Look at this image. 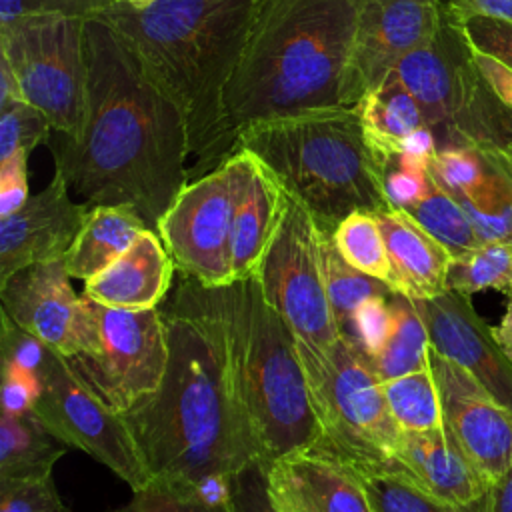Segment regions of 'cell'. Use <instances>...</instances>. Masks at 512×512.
<instances>
[{
	"mask_svg": "<svg viewBox=\"0 0 512 512\" xmlns=\"http://www.w3.org/2000/svg\"><path fill=\"white\" fill-rule=\"evenodd\" d=\"M476 508L478 512H512V466L490 484Z\"/></svg>",
	"mask_w": 512,
	"mask_h": 512,
	"instance_id": "cell-46",
	"label": "cell"
},
{
	"mask_svg": "<svg viewBox=\"0 0 512 512\" xmlns=\"http://www.w3.org/2000/svg\"><path fill=\"white\" fill-rule=\"evenodd\" d=\"M466 42L484 54H490L512 68V20L468 16L456 20Z\"/></svg>",
	"mask_w": 512,
	"mask_h": 512,
	"instance_id": "cell-39",
	"label": "cell"
},
{
	"mask_svg": "<svg viewBox=\"0 0 512 512\" xmlns=\"http://www.w3.org/2000/svg\"><path fill=\"white\" fill-rule=\"evenodd\" d=\"M216 334L242 442L254 462L310 450L322 430L294 334L256 274L224 286L180 282Z\"/></svg>",
	"mask_w": 512,
	"mask_h": 512,
	"instance_id": "cell-4",
	"label": "cell"
},
{
	"mask_svg": "<svg viewBox=\"0 0 512 512\" xmlns=\"http://www.w3.org/2000/svg\"><path fill=\"white\" fill-rule=\"evenodd\" d=\"M132 6H136V8H146V6H150L152 2H156V0H128Z\"/></svg>",
	"mask_w": 512,
	"mask_h": 512,
	"instance_id": "cell-50",
	"label": "cell"
},
{
	"mask_svg": "<svg viewBox=\"0 0 512 512\" xmlns=\"http://www.w3.org/2000/svg\"><path fill=\"white\" fill-rule=\"evenodd\" d=\"M340 254L360 272L390 282V262L378 220L368 210H356L332 230ZM390 286V284H388Z\"/></svg>",
	"mask_w": 512,
	"mask_h": 512,
	"instance_id": "cell-33",
	"label": "cell"
},
{
	"mask_svg": "<svg viewBox=\"0 0 512 512\" xmlns=\"http://www.w3.org/2000/svg\"><path fill=\"white\" fill-rule=\"evenodd\" d=\"M450 512H468V510H458V508H452Z\"/></svg>",
	"mask_w": 512,
	"mask_h": 512,
	"instance_id": "cell-51",
	"label": "cell"
},
{
	"mask_svg": "<svg viewBox=\"0 0 512 512\" xmlns=\"http://www.w3.org/2000/svg\"><path fill=\"white\" fill-rule=\"evenodd\" d=\"M448 288L464 296L488 288L512 296V242H482L464 256L452 258Z\"/></svg>",
	"mask_w": 512,
	"mask_h": 512,
	"instance_id": "cell-31",
	"label": "cell"
},
{
	"mask_svg": "<svg viewBox=\"0 0 512 512\" xmlns=\"http://www.w3.org/2000/svg\"><path fill=\"white\" fill-rule=\"evenodd\" d=\"M512 182V130L496 144L480 150Z\"/></svg>",
	"mask_w": 512,
	"mask_h": 512,
	"instance_id": "cell-48",
	"label": "cell"
},
{
	"mask_svg": "<svg viewBox=\"0 0 512 512\" xmlns=\"http://www.w3.org/2000/svg\"><path fill=\"white\" fill-rule=\"evenodd\" d=\"M144 230H148L146 220L130 206H92L64 256L70 278L84 282L94 278L122 256Z\"/></svg>",
	"mask_w": 512,
	"mask_h": 512,
	"instance_id": "cell-24",
	"label": "cell"
},
{
	"mask_svg": "<svg viewBox=\"0 0 512 512\" xmlns=\"http://www.w3.org/2000/svg\"><path fill=\"white\" fill-rule=\"evenodd\" d=\"M436 152H438L436 136L432 134V130L428 126H424V128H418V130L410 132L400 142V152L398 154H406V156H414V158L430 162Z\"/></svg>",
	"mask_w": 512,
	"mask_h": 512,
	"instance_id": "cell-47",
	"label": "cell"
},
{
	"mask_svg": "<svg viewBox=\"0 0 512 512\" xmlns=\"http://www.w3.org/2000/svg\"><path fill=\"white\" fill-rule=\"evenodd\" d=\"M256 276L296 338L324 348L340 336L324 280L322 226L284 188L280 220Z\"/></svg>",
	"mask_w": 512,
	"mask_h": 512,
	"instance_id": "cell-10",
	"label": "cell"
},
{
	"mask_svg": "<svg viewBox=\"0 0 512 512\" xmlns=\"http://www.w3.org/2000/svg\"><path fill=\"white\" fill-rule=\"evenodd\" d=\"M492 334L500 348L512 358V296H508L504 314L496 326H492Z\"/></svg>",
	"mask_w": 512,
	"mask_h": 512,
	"instance_id": "cell-49",
	"label": "cell"
},
{
	"mask_svg": "<svg viewBox=\"0 0 512 512\" xmlns=\"http://www.w3.org/2000/svg\"><path fill=\"white\" fill-rule=\"evenodd\" d=\"M0 512H70L52 474L0 482Z\"/></svg>",
	"mask_w": 512,
	"mask_h": 512,
	"instance_id": "cell-36",
	"label": "cell"
},
{
	"mask_svg": "<svg viewBox=\"0 0 512 512\" xmlns=\"http://www.w3.org/2000/svg\"><path fill=\"white\" fill-rule=\"evenodd\" d=\"M28 152L0 160V218L16 212L28 198Z\"/></svg>",
	"mask_w": 512,
	"mask_h": 512,
	"instance_id": "cell-43",
	"label": "cell"
},
{
	"mask_svg": "<svg viewBox=\"0 0 512 512\" xmlns=\"http://www.w3.org/2000/svg\"><path fill=\"white\" fill-rule=\"evenodd\" d=\"M84 22L62 14H32L0 26V60L16 76L22 100L70 140L80 134L86 108Z\"/></svg>",
	"mask_w": 512,
	"mask_h": 512,
	"instance_id": "cell-9",
	"label": "cell"
},
{
	"mask_svg": "<svg viewBox=\"0 0 512 512\" xmlns=\"http://www.w3.org/2000/svg\"><path fill=\"white\" fill-rule=\"evenodd\" d=\"M40 394V380L30 370L2 362V410L12 414L32 412Z\"/></svg>",
	"mask_w": 512,
	"mask_h": 512,
	"instance_id": "cell-42",
	"label": "cell"
},
{
	"mask_svg": "<svg viewBox=\"0 0 512 512\" xmlns=\"http://www.w3.org/2000/svg\"><path fill=\"white\" fill-rule=\"evenodd\" d=\"M294 342L322 430L316 446L350 466L390 464L402 430L368 354L344 334L324 348Z\"/></svg>",
	"mask_w": 512,
	"mask_h": 512,
	"instance_id": "cell-7",
	"label": "cell"
},
{
	"mask_svg": "<svg viewBox=\"0 0 512 512\" xmlns=\"http://www.w3.org/2000/svg\"><path fill=\"white\" fill-rule=\"evenodd\" d=\"M332 230L334 228L322 226V266H324L328 300L334 310L338 328L342 332V328L348 324L352 312L364 300L374 298V296H392L394 292L386 282L372 278V276L360 272L358 268H354L350 262H346V258L336 248Z\"/></svg>",
	"mask_w": 512,
	"mask_h": 512,
	"instance_id": "cell-29",
	"label": "cell"
},
{
	"mask_svg": "<svg viewBox=\"0 0 512 512\" xmlns=\"http://www.w3.org/2000/svg\"><path fill=\"white\" fill-rule=\"evenodd\" d=\"M122 0H0V26L32 14H62L82 20L98 18Z\"/></svg>",
	"mask_w": 512,
	"mask_h": 512,
	"instance_id": "cell-38",
	"label": "cell"
},
{
	"mask_svg": "<svg viewBox=\"0 0 512 512\" xmlns=\"http://www.w3.org/2000/svg\"><path fill=\"white\" fill-rule=\"evenodd\" d=\"M404 212H408L428 234H432L452 254V258L464 256L482 244L460 202L448 194L432 178V174L426 192Z\"/></svg>",
	"mask_w": 512,
	"mask_h": 512,
	"instance_id": "cell-28",
	"label": "cell"
},
{
	"mask_svg": "<svg viewBox=\"0 0 512 512\" xmlns=\"http://www.w3.org/2000/svg\"><path fill=\"white\" fill-rule=\"evenodd\" d=\"M242 150L216 170L190 180L158 224L176 270L214 288L232 278V220L242 176Z\"/></svg>",
	"mask_w": 512,
	"mask_h": 512,
	"instance_id": "cell-12",
	"label": "cell"
},
{
	"mask_svg": "<svg viewBox=\"0 0 512 512\" xmlns=\"http://www.w3.org/2000/svg\"><path fill=\"white\" fill-rule=\"evenodd\" d=\"M228 500L232 512H280L268 488L266 466L260 462H250L232 478Z\"/></svg>",
	"mask_w": 512,
	"mask_h": 512,
	"instance_id": "cell-40",
	"label": "cell"
},
{
	"mask_svg": "<svg viewBox=\"0 0 512 512\" xmlns=\"http://www.w3.org/2000/svg\"><path fill=\"white\" fill-rule=\"evenodd\" d=\"M0 302V312L64 358L92 356L100 350L92 300L74 292L64 260L12 274L0 284Z\"/></svg>",
	"mask_w": 512,
	"mask_h": 512,
	"instance_id": "cell-14",
	"label": "cell"
},
{
	"mask_svg": "<svg viewBox=\"0 0 512 512\" xmlns=\"http://www.w3.org/2000/svg\"><path fill=\"white\" fill-rule=\"evenodd\" d=\"M258 0H122L102 16L178 104L194 164L188 182L224 164L238 148L226 90L246 44Z\"/></svg>",
	"mask_w": 512,
	"mask_h": 512,
	"instance_id": "cell-3",
	"label": "cell"
},
{
	"mask_svg": "<svg viewBox=\"0 0 512 512\" xmlns=\"http://www.w3.org/2000/svg\"><path fill=\"white\" fill-rule=\"evenodd\" d=\"M228 496L230 488L200 490L152 480L142 490H136L126 506L114 512H232Z\"/></svg>",
	"mask_w": 512,
	"mask_h": 512,
	"instance_id": "cell-34",
	"label": "cell"
},
{
	"mask_svg": "<svg viewBox=\"0 0 512 512\" xmlns=\"http://www.w3.org/2000/svg\"><path fill=\"white\" fill-rule=\"evenodd\" d=\"M100 350L66 358L72 370L114 412L124 414L152 394L168 368L170 342L160 308L124 310L92 300Z\"/></svg>",
	"mask_w": 512,
	"mask_h": 512,
	"instance_id": "cell-13",
	"label": "cell"
},
{
	"mask_svg": "<svg viewBox=\"0 0 512 512\" xmlns=\"http://www.w3.org/2000/svg\"><path fill=\"white\" fill-rule=\"evenodd\" d=\"M392 328L390 296H374L364 300L350 316L340 334L348 336L368 358L380 350Z\"/></svg>",
	"mask_w": 512,
	"mask_h": 512,
	"instance_id": "cell-37",
	"label": "cell"
},
{
	"mask_svg": "<svg viewBox=\"0 0 512 512\" xmlns=\"http://www.w3.org/2000/svg\"><path fill=\"white\" fill-rule=\"evenodd\" d=\"M364 134L374 154L384 162L400 152V142L426 120L408 88L390 72L384 82L364 94L358 104Z\"/></svg>",
	"mask_w": 512,
	"mask_h": 512,
	"instance_id": "cell-25",
	"label": "cell"
},
{
	"mask_svg": "<svg viewBox=\"0 0 512 512\" xmlns=\"http://www.w3.org/2000/svg\"><path fill=\"white\" fill-rule=\"evenodd\" d=\"M360 4L362 0H258L226 90L234 136L244 126L270 118L350 108L346 86Z\"/></svg>",
	"mask_w": 512,
	"mask_h": 512,
	"instance_id": "cell-5",
	"label": "cell"
},
{
	"mask_svg": "<svg viewBox=\"0 0 512 512\" xmlns=\"http://www.w3.org/2000/svg\"><path fill=\"white\" fill-rule=\"evenodd\" d=\"M426 324L430 346L468 370L478 384L512 414V358L500 348L470 296L444 290L434 298L412 300Z\"/></svg>",
	"mask_w": 512,
	"mask_h": 512,
	"instance_id": "cell-17",
	"label": "cell"
},
{
	"mask_svg": "<svg viewBox=\"0 0 512 512\" xmlns=\"http://www.w3.org/2000/svg\"><path fill=\"white\" fill-rule=\"evenodd\" d=\"M160 310L170 342L166 374L122 418L150 482H228L254 460L238 430L216 334L182 284Z\"/></svg>",
	"mask_w": 512,
	"mask_h": 512,
	"instance_id": "cell-2",
	"label": "cell"
},
{
	"mask_svg": "<svg viewBox=\"0 0 512 512\" xmlns=\"http://www.w3.org/2000/svg\"><path fill=\"white\" fill-rule=\"evenodd\" d=\"M444 18V0H362L348 68V106L358 108L404 56L430 44Z\"/></svg>",
	"mask_w": 512,
	"mask_h": 512,
	"instance_id": "cell-15",
	"label": "cell"
},
{
	"mask_svg": "<svg viewBox=\"0 0 512 512\" xmlns=\"http://www.w3.org/2000/svg\"><path fill=\"white\" fill-rule=\"evenodd\" d=\"M68 444L56 438L32 412L0 416V482L42 478L66 454Z\"/></svg>",
	"mask_w": 512,
	"mask_h": 512,
	"instance_id": "cell-26",
	"label": "cell"
},
{
	"mask_svg": "<svg viewBox=\"0 0 512 512\" xmlns=\"http://www.w3.org/2000/svg\"><path fill=\"white\" fill-rule=\"evenodd\" d=\"M470 52L488 90L504 108L512 110V68L490 54L474 50L472 46H470Z\"/></svg>",
	"mask_w": 512,
	"mask_h": 512,
	"instance_id": "cell-44",
	"label": "cell"
},
{
	"mask_svg": "<svg viewBox=\"0 0 512 512\" xmlns=\"http://www.w3.org/2000/svg\"><path fill=\"white\" fill-rule=\"evenodd\" d=\"M392 328L370 362L382 382L430 366V336L414 302L402 294L390 296Z\"/></svg>",
	"mask_w": 512,
	"mask_h": 512,
	"instance_id": "cell-27",
	"label": "cell"
},
{
	"mask_svg": "<svg viewBox=\"0 0 512 512\" xmlns=\"http://www.w3.org/2000/svg\"><path fill=\"white\" fill-rule=\"evenodd\" d=\"M444 428L464 456L492 484L512 466V414L478 380L430 346Z\"/></svg>",
	"mask_w": 512,
	"mask_h": 512,
	"instance_id": "cell-16",
	"label": "cell"
},
{
	"mask_svg": "<svg viewBox=\"0 0 512 512\" xmlns=\"http://www.w3.org/2000/svg\"><path fill=\"white\" fill-rule=\"evenodd\" d=\"M174 262L154 230H144L110 266L84 282V294L110 308H160L174 280Z\"/></svg>",
	"mask_w": 512,
	"mask_h": 512,
	"instance_id": "cell-21",
	"label": "cell"
},
{
	"mask_svg": "<svg viewBox=\"0 0 512 512\" xmlns=\"http://www.w3.org/2000/svg\"><path fill=\"white\" fill-rule=\"evenodd\" d=\"M392 418L404 432L442 428L440 392L430 366L382 382Z\"/></svg>",
	"mask_w": 512,
	"mask_h": 512,
	"instance_id": "cell-30",
	"label": "cell"
},
{
	"mask_svg": "<svg viewBox=\"0 0 512 512\" xmlns=\"http://www.w3.org/2000/svg\"><path fill=\"white\" fill-rule=\"evenodd\" d=\"M88 210L72 200L66 180L54 172L48 186L0 218V284L28 266L64 260Z\"/></svg>",
	"mask_w": 512,
	"mask_h": 512,
	"instance_id": "cell-18",
	"label": "cell"
},
{
	"mask_svg": "<svg viewBox=\"0 0 512 512\" xmlns=\"http://www.w3.org/2000/svg\"><path fill=\"white\" fill-rule=\"evenodd\" d=\"M374 216L390 262L392 292L424 300L448 290L452 254L404 210L386 208Z\"/></svg>",
	"mask_w": 512,
	"mask_h": 512,
	"instance_id": "cell-22",
	"label": "cell"
},
{
	"mask_svg": "<svg viewBox=\"0 0 512 512\" xmlns=\"http://www.w3.org/2000/svg\"><path fill=\"white\" fill-rule=\"evenodd\" d=\"M48 348L50 346H46L42 340H38L30 332L22 330L16 322H12L2 312V336H0L2 362L22 366L38 376V368H40Z\"/></svg>",
	"mask_w": 512,
	"mask_h": 512,
	"instance_id": "cell-41",
	"label": "cell"
},
{
	"mask_svg": "<svg viewBox=\"0 0 512 512\" xmlns=\"http://www.w3.org/2000/svg\"><path fill=\"white\" fill-rule=\"evenodd\" d=\"M0 160L16 152H32L38 144L50 140L52 124L48 118L24 100L0 108Z\"/></svg>",
	"mask_w": 512,
	"mask_h": 512,
	"instance_id": "cell-35",
	"label": "cell"
},
{
	"mask_svg": "<svg viewBox=\"0 0 512 512\" xmlns=\"http://www.w3.org/2000/svg\"><path fill=\"white\" fill-rule=\"evenodd\" d=\"M392 464L426 494L458 510L476 508L490 488L444 426L426 432L402 430Z\"/></svg>",
	"mask_w": 512,
	"mask_h": 512,
	"instance_id": "cell-20",
	"label": "cell"
},
{
	"mask_svg": "<svg viewBox=\"0 0 512 512\" xmlns=\"http://www.w3.org/2000/svg\"><path fill=\"white\" fill-rule=\"evenodd\" d=\"M236 140L322 226L336 228L356 210L376 214L392 208L384 190V162L368 144L358 108L254 122Z\"/></svg>",
	"mask_w": 512,
	"mask_h": 512,
	"instance_id": "cell-6",
	"label": "cell"
},
{
	"mask_svg": "<svg viewBox=\"0 0 512 512\" xmlns=\"http://www.w3.org/2000/svg\"><path fill=\"white\" fill-rule=\"evenodd\" d=\"M266 478L280 512H372L354 470L318 446L272 462Z\"/></svg>",
	"mask_w": 512,
	"mask_h": 512,
	"instance_id": "cell-19",
	"label": "cell"
},
{
	"mask_svg": "<svg viewBox=\"0 0 512 512\" xmlns=\"http://www.w3.org/2000/svg\"><path fill=\"white\" fill-rule=\"evenodd\" d=\"M240 150V148H238ZM232 220V278L256 274L282 210V186L246 150Z\"/></svg>",
	"mask_w": 512,
	"mask_h": 512,
	"instance_id": "cell-23",
	"label": "cell"
},
{
	"mask_svg": "<svg viewBox=\"0 0 512 512\" xmlns=\"http://www.w3.org/2000/svg\"><path fill=\"white\" fill-rule=\"evenodd\" d=\"M38 380L40 394L32 414L56 438L110 468L132 492L150 484V474L122 414L92 392L62 354L48 348Z\"/></svg>",
	"mask_w": 512,
	"mask_h": 512,
	"instance_id": "cell-11",
	"label": "cell"
},
{
	"mask_svg": "<svg viewBox=\"0 0 512 512\" xmlns=\"http://www.w3.org/2000/svg\"><path fill=\"white\" fill-rule=\"evenodd\" d=\"M350 466V464H348ZM358 476L372 512H450L402 474L392 462L380 466H350Z\"/></svg>",
	"mask_w": 512,
	"mask_h": 512,
	"instance_id": "cell-32",
	"label": "cell"
},
{
	"mask_svg": "<svg viewBox=\"0 0 512 512\" xmlns=\"http://www.w3.org/2000/svg\"><path fill=\"white\" fill-rule=\"evenodd\" d=\"M392 72L416 98L438 150H482L502 140L496 116L488 112L492 92L484 94L470 44L448 10L436 38L404 56Z\"/></svg>",
	"mask_w": 512,
	"mask_h": 512,
	"instance_id": "cell-8",
	"label": "cell"
},
{
	"mask_svg": "<svg viewBox=\"0 0 512 512\" xmlns=\"http://www.w3.org/2000/svg\"><path fill=\"white\" fill-rule=\"evenodd\" d=\"M86 108L76 138L50 144L54 172L92 206H130L158 224L188 184V132L170 94L102 18L84 22Z\"/></svg>",
	"mask_w": 512,
	"mask_h": 512,
	"instance_id": "cell-1",
	"label": "cell"
},
{
	"mask_svg": "<svg viewBox=\"0 0 512 512\" xmlns=\"http://www.w3.org/2000/svg\"><path fill=\"white\" fill-rule=\"evenodd\" d=\"M444 4L454 20L468 16L512 20V0H444Z\"/></svg>",
	"mask_w": 512,
	"mask_h": 512,
	"instance_id": "cell-45",
	"label": "cell"
}]
</instances>
